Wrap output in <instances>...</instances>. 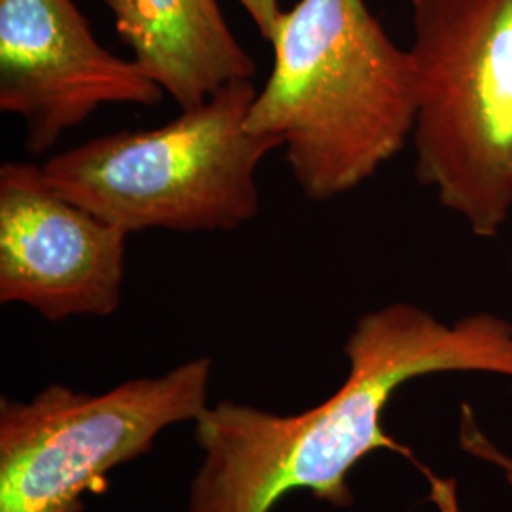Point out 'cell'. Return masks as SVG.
I'll use <instances>...</instances> for the list:
<instances>
[{
    "label": "cell",
    "instance_id": "1",
    "mask_svg": "<svg viewBox=\"0 0 512 512\" xmlns=\"http://www.w3.org/2000/svg\"><path fill=\"white\" fill-rule=\"evenodd\" d=\"M344 385L298 416L222 401L196 420L203 452L190 484V512H270L294 490L348 507L349 471L374 450L403 454L433 484L442 512L454 494L382 427V412L408 380L437 372H490L512 378V325L473 313L446 325L429 311L397 302L363 315L344 346Z\"/></svg>",
    "mask_w": 512,
    "mask_h": 512
},
{
    "label": "cell",
    "instance_id": "2",
    "mask_svg": "<svg viewBox=\"0 0 512 512\" xmlns=\"http://www.w3.org/2000/svg\"><path fill=\"white\" fill-rule=\"evenodd\" d=\"M274 69L247 126L274 137L302 194L327 202L374 177L416 122V74L365 0H300L277 21Z\"/></svg>",
    "mask_w": 512,
    "mask_h": 512
},
{
    "label": "cell",
    "instance_id": "3",
    "mask_svg": "<svg viewBox=\"0 0 512 512\" xmlns=\"http://www.w3.org/2000/svg\"><path fill=\"white\" fill-rule=\"evenodd\" d=\"M253 80H238L154 129L118 131L42 165L57 194L133 234L236 230L260 211L256 171L279 148L247 126Z\"/></svg>",
    "mask_w": 512,
    "mask_h": 512
},
{
    "label": "cell",
    "instance_id": "4",
    "mask_svg": "<svg viewBox=\"0 0 512 512\" xmlns=\"http://www.w3.org/2000/svg\"><path fill=\"white\" fill-rule=\"evenodd\" d=\"M416 179L478 238L512 209V0H410Z\"/></svg>",
    "mask_w": 512,
    "mask_h": 512
},
{
    "label": "cell",
    "instance_id": "5",
    "mask_svg": "<svg viewBox=\"0 0 512 512\" xmlns=\"http://www.w3.org/2000/svg\"><path fill=\"white\" fill-rule=\"evenodd\" d=\"M211 359L103 395L48 385L0 401V512H84L110 469L145 456L165 427L207 410Z\"/></svg>",
    "mask_w": 512,
    "mask_h": 512
},
{
    "label": "cell",
    "instance_id": "6",
    "mask_svg": "<svg viewBox=\"0 0 512 512\" xmlns=\"http://www.w3.org/2000/svg\"><path fill=\"white\" fill-rule=\"evenodd\" d=\"M165 92L103 48L73 0H0V110L42 154L105 105L156 107Z\"/></svg>",
    "mask_w": 512,
    "mask_h": 512
},
{
    "label": "cell",
    "instance_id": "7",
    "mask_svg": "<svg viewBox=\"0 0 512 512\" xmlns=\"http://www.w3.org/2000/svg\"><path fill=\"white\" fill-rule=\"evenodd\" d=\"M129 234L57 194L42 167H0V302L48 321L107 317L122 300Z\"/></svg>",
    "mask_w": 512,
    "mask_h": 512
},
{
    "label": "cell",
    "instance_id": "8",
    "mask_svg": "<svg viewBox=\"0 0 512 512\" xmlns=\"http://www.w3.org/2000/svg\"><path fill=\"white\" fill-rule=\"evenodd\" d=\"M137 67L175 99L198 107L238 80L255 59L230 31L217 0H105Z\"/></svg>",
    "mask_w": 512,
    "mask_h": 512
},
{
    "label": "cell",
    "instance_id": "9",
    "mask_svg": "<svg viewBox=\"0 0 512 512\" xmlns=\"http://www.w3.org/2000/svg\"><path fill=\"white\" fill-rule=\"evenodd\" d=\"M459 440L463 450H467V454L484 459L486 463H492L497 469H501L512 486V456H507L503 450H499L494 442L480 431L469 406L461 408Z\"/></svg>",
    "mask_w": 512,
    "mask_h": 512
},
{
    "label": "cell",
    "instance_id": "10",
    "mask_svg": "<svg viewBox=\"0 0 512 512\" xmlns=\"http://www.w3.org/2000/svg\"><path fill=\"white\" fill-rule=\"evenodd\" d=\"M239 4L253 19L260 37L266 42H272L277 21L283 14V10L279 8V0H239Z\"/></svg>",
    "mask_w": 512,
    "mask_h": 512
},
{
    "label": "cell",
    "instance_id": "11",
    "mask_svg": "<svg viewBox=\"0 0 512 512\" xmlns=\"http://www.w3.org/2000/svg\"><path fill=\"white\" fill-rule=\"evenodd\" d=\"M511 277H512V258H511Z\"/></svg>",
    "mask_w": 512,
    "mask_h": 512
}]
</instances>
